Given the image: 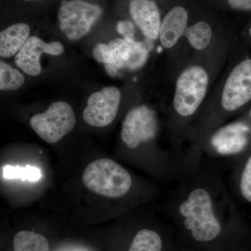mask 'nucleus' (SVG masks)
<instances>
[{
	"mask_svg": "<svg viewBox=\"0 0 251 251\" xmlns=\"http://www.w3.org/2000/svg\"><path fill=\"white\" fill-rule=\"evenodd\" d=\"M148 42H135L130 44V53L129 59L126 64L125 69L135 70L141 67L146 62L148 57V52L150 49Z\"/></svg>",
	"mask_w": 251,
	"mask_h": 251,
	"instance_id": "18",
	"label": "nucleus"
},
{
	"mask_svg": "<svg viewBox=\"0 0 251 251\" xmlns=\"http://www.w3.org/2000/svg\"><path fill=\"white\" fill-rule=\"evenodd\" d=\"M227 161L202 157L171 192L166 212L184 244L220 251L243 235L240 219L224 175Z\"/></svg>",
	"mask_w": 251,
	"mask_h": 251,
	"instance_id": "1",
	"label": "nucleus"
},
{
	"mask_svg": "<svg viewBox=\"0 0 251 251\" xmlns=\"http://www.w3.org/2000/svg\"><path fill=\"white\" fill-rule=\"evenodd\" d=\"M198 251L195 250L193 248L188 247L187 245L184 244V243L181 242V241L179 240V239H177L176 242H175L173 247H172L171 251Z\"/></svg>",
	"mask_w": 251,
	"mask_h": 251,
	"instance_id": "22",
	"label": "nucleus"
},
{
	"mask_svg": "<svg viewBox=\"0 0 251 251\" xmlns=\"http://www.w3.org/2000/svg\"><path fill=\"white\" fill-rule=\"evenodd\" d=\"M24 75L17 69L7 63L0 62V90L14 91L22 87L25 83Z\"/></svg>",
	"mask_w": 251,
	"mask_h": 251,
	"instance_id": "16",
	"label": "nucleus"
},
{
	"mask_svg": "<svg viewBox=\"0 0 251 251\" xmlns=\"http://www.w3.org/2000/svg\"><path fill=\"white\" fill-rule=\"evenodd\" d=\"M101 15L99 5L83 0H62L58 11L59 27L69 40H78L90 31Z\"/></svg>",
	"mask_w": 251,
	"mask_h": 251,
	"instance_id": "5",
	"label": "nucleus"
},
{
	"mask_svg": "<svg viewBox=\"0 0 251 251\" xmlns=\"http://www.w3.org/2000/svg\"><path fill=\"white\" fill-rule=\"evenodd\" d=\"M2 175L4 179H21L23 181L28 180L29 181H39L42 176L39 168L31 166H27L25 168L6 166L3 169Z\"/></svg>",
	"mask_w": 251,
	"mask_h": 251,
	"instance_id": "17",
	"label": "nucleus"
},
{
	"mask_svg": "<svg viewBox=\"0 0 251 251\" xmlns=\"http://www.w3.org/2000/svg\"><path fill=\"white\" fill-rule=\"evenodd\" d=\"M29 123L41 139L54 144L74 129L76 120L69 103L57 101L51 104L46 111L34 115Z\"/></svg>",
	"mask_w": 251,
	"mask_h": 251,
	"instance_id": "4",
	"label": "nucleus"
},
{
	"mask_svg": "<svg viewBox=\"0 0 251 251\" xmlns=\"http://www.w3.org/2000/svg\"><path fill=\"white\" fill-rule=\"evenodd\" d=\"M249 115H250V117L251 119V110H250V113H249Z\"/></svg>",
	"mask_w": 251,
	"mask_h": 251,
	"instance_id": "26",
	"label": "nucleus"
},
{
	"mask_svg": "<svg viewBox=\"0 0 251 251\" xmlns=\"http://www.w3.org/2000/svg\"><path fill=\"white\" fill-rule=\"evenodd\" d=\"M104 68H105V72H107V74H108L110 76L115 77L118 74V69H117L116 67H113V66L105 64Z\"/></svg>",
	"mask_w": 251,
	"mask_h": 251,
	"instance_id": "23",
	"label": "nucleus"
},
{
	"mask_svg": "<svg viewBox=\"0 0 251 251\" xmlns=\"http://www.w3.org/2000/svg\"><path fill=\"white\" fill-rule=\"evenodd\" d=\"M30 28L25 23H16L0 33V55L13 57L22 49L29 38Z\"/></svg>",
	"mask_w": 251,
	"mask_h": 251,
	"instance_id": "12",
	"label": "nucleus"
},
{
	"mask_svg": "<svg viewBox=\"0 0 251 251\" xmlns=\"http://www.w3.org/2000/svg\"><path fill=\"white\" fill-rule=\"evenodd\" d=\"M130 17L139 27L147 40L154 41L159 37L161 18L159 9L152 0H131L129 4Z\"/></svg>",
	"mask_w": 251,
	"mask_h": 251,
	"instance_id": "9",
	"label": "nucleus"
},
{
	"mask_svg": "<svg viewBox=\"0 0 251 251\" xmlns=\"http://www.w3.org/2000/svg\"><path fill=\"white\" fill-rule=\"evenodd\" d=\"M26 1H40V0H24Z\"/></svg>",
	"mask_w": 251,
	"mask_h": 251,
	"instance_id": "24",
	"label": "nucleus"
},
{
	"mask_svg": "<svg viewBox=\"0 0 251 251\" xmlns=\"http://www.w3.org/2000/svg\"><path fill=\"white\" fill-rule=\"evenodd\" d=\"M130 53V44L124 39H114L107 44H97L92 51L97 62L113 66L118 70L125 69Z\"/></svg>",
	"mask_w": 251,
	"mask_h": 251,
	"instance_id": "11",
	"label": "nucleus"
},
{
	"mask_svg": "<svg viewBox=\"0 0 251 251\" xmlns=\"http://www.w3.org/2000/svg\"><path fill=\"white\" fill-rule=\"evenodd\" d=\"M243 235L229 242L222 250L220 251H245L243 250L242 249V241Z\"/></svg>",
	"mask_w": 251,
	"mask_h": 251,
	"instance_id": "21",
	"label": "nucleus"
},
{
	"mask_svg": "<svg viewBox=\"0 0 251 251\" xmlns=\"http://www.w3.org/2000/svg\"><path fill=\"white\" fill-rule=\"evenodd\" d=\"M232 9L239 11H251V0H227Z\"/></svg>",
	"mask_w": 251,
	"mask_h": 251,
	"instance_id": "20",
	"label": "nucleus"
},
{
	"mask_svg": "<svg viewBox=\"0 0 251 251\" xmlns=\"http://www.w3.org/2000/svg\"><path fill=\"white\" fill-rule=\"evenodd\" d=\"M173 227H142L132 237L126 251H170L177 240Z\"/></svg>",
	"mask_w": 251,
	"mask_h": 251,
	"instance_id": "8",
	"label": "nucleus"
},
{
	"mask_svg": "<svg viewBox=\"0 0 251 251\" xmlns=\"http://www.w3.org/2000/svg\"><path fill=\"white\" fill-rule=\"evenodd\" d=\"M82 181L92 192L115 199L128 196L134 186V179L130 173L108 158L90 163L83 172Z\"/></svg>",
	"mask_w": 251,
	"mask_h": 251,
	"instance_id": "2",
	"label": "nucleus"
},
{
	"mask_svg": "<svg viewBox=\"0 0 251 251\" xmlns=\"http://www.w3.org/2000/svg\"><path fill=\"white\" fill-rule=\"evenodd\" d=\"M160 122L156 112L148 105L130 109L126 115L121 130V139L130 151L158 138Z\"/></svg>",
	"mask_w": 251,
	"mask_h": 251,
	"instance_id": "3",
	"label": "nucleus"
},
{
	"mask_svg": "<svg viewBox=\"0 0 251 251\" xmlns=\"http://www.w3.org/2000/svg\"><path fill=\"white\" fill-rule=\"evenodd\" d=\"M122 94L115 87H103L91 94L83 111L85 122L92 126L105 127L115 120L121 103Z\"/></svg>",
	"mask_w": 251,
	"mask_h": 251,
	"instance_id": "6",
	"label": "nucleus"
},
{
	"mask_svg": "<svg viewBox=\"0 0 251 251\" xmlns=\"http://www.w3.org/2000/svg\"><path fill=\"white\" fill-rule=\"evenodd\" d=\"M229 181L234 192L251 203V151L233 167Z\"/></svg>",
	"mask_w": 251,
	"mask_h": 251,
	"instance_id": "13",
	"label": "nucleus"
},
{
	"mask_svg": "<svg viewBox=\"0 0 251 251\" xmlns=\"http://www.w3.org/2000/svg\"><path fill=\"white\" fill-rule=\"evenodd\" d=\"M188 21L187 11L182 6H175L167 13L162 20L159 32L160 41L165 49H173L184 36Z\"/></svg>",
	"mask_w": 251,
	"mask_h": 251,
	"instance_id": "10",
	"label": "nucleus"
},
{
	"mask_svg": "<svg viewBox=\"0 0 251 251\" xmlns=\"http://www.w3.org/2000/svg\"><path fill=\"white\" fill-rule=\"evenodd\" d=\"M184 36L193 49L203 50L210 45L212 40V29L207 23L198 21L188 27Z\"/></svg>",
	"mask_w": 251,
	"mask_h": 251,
	"instance_id": "15",
	"label": "nucleus"
},
{
	"mask_svg": "<svg viewBox=\"0 0 251 251\" xmlns=\"http://www.w3.org/2000/svg\"><path fill=\"white\" fill-rule=\"evenodd\" d=\"M117 30L123 36L124 39L129 44L135 42V28L131 21H120L117 25Z\"/></svg>",
	"mask_w": 251,
	"mask_h": 251,
	"instance_id": "19",
	"label": "nucleus"
},
{
	"mask_svg": "<svg viewBox=\"0 0 251 251\" xmlns=\"http://www.w3.org/2000/svg\"><path fill=\"white\" fill-rule=\"evenodd\" d=\"M14 251H49V244L44 236L22 230L14 236Z\"/></svg>",
	"mask_w": 251,
	"mask_h": 251,
	"instance_id": "14",
	"label": "nucleus"
},
{
	"mask_svg": "<svg viewBox=\"0 0 251 251\" xmlns=\"http://www.w3.org/2000/svg\"><path fill=\"white\" fill-rule=\"evenodd\" d=\"M64 50V46L58 41L47 44L36 36H30L16 54L15 62L17 67L27 75L38 76L41 73V54L60 55Z\"/></svg>",
	"mask_w": 251,
	"mask_h": 251,
	"instance_id": "7",
	"label": "nucleus"
},
{
	"mask_svg": "<svg viewBox=\"0 0 251 251\" xmlns=\"http://www.w3.org/2000/svg\"><path fill=\"white\" fill-rule=\"evenodd\" d=\"M249 34H250V35L251 36V26L250 29H249Z\"/></svg>",
	"mask_w": 251,
	"mask_h": 251,
	"instance_id": "25",
	"label": "nucleus"
}]
</instances>
